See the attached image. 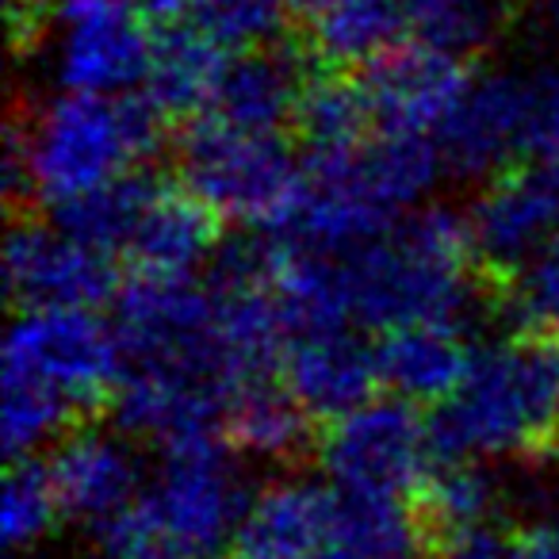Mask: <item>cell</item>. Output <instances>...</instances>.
<instances>
[{
	"label": "cell",
	"instance_id": "cell-1",
	"mask_svg": "<svg viewBox=\"0 0 559 559\" xmlns=\"http://www.w3.org/2000/svg\"><path fill=\"white\" fill-rule=\"evenodd\" d=\"M165 111L150 96L62 93L4 134V200L70 203L134 173L162 150Z\"/></svg>",
	"mask_w": 559,
	"mask_h": 559
},
{
	"label": "cell",
	"instance_id": "cell-2",
	"mask_svg": "<svg viewBox=\"0 0 559 559\" xmlns=\"http://www.w3.org/2000/svg\"><path fill=\"white\" fill-rule=\"evenodd\" d=\"M334 257L342 307L353 326L460 322L472 304V288L483 284L464 215H452L449 207H414L383 234Z\"/></svg>",
	"mask_w": 559,
	"mask_h": 559
},
{
	"label": "cell",
	"instance_id": "cell-3",
	"mask_svg": "<svg viewBox=\"0 0 559 559\" xmlns=\"http://www.w3.org/2000/svg\"><path fill=\"white\" fill-rule=\"evenodd\" d=\"M437 449L456 460H528L559 437V337H502L472 357L437 406Z\"/></svg>",
	"mask_w": 559,
	"mask_h": 559
},
{
	"label": "cell",
	"instance_id": "cell-4",
	"mask_svg": "<svg viewBox=\"0 0 559 559\" xmlns=\"http://www.w3.org/2000/svg\"><path fill=\"white\" fill-rule=\"evenodd\" d=\"M180 185L218 218L280 234L304 195V162L276 134L226 127L211 116L188 123L177 142Z\"/></svg>",
	"mask_w": 559,
	"mask_h": 559
},
{
	"label": "cell",
	"instance_id": "cell-5",
	"mask_svg": "<svg viewBox=\"0 0 559 559\" xmlns=\"http://www.w3.org/2000/svg\"><path fill=\"white\" fill-rule=\"evenodd\" d=\"M123 380V345L116 326L88 307H43L24 311L4 342V383L27 388L73 414L108 403Z\"/></svg>",
	"mask_w": 559,
	"mask_h": 559
},
{
	"label": "cell",
	"instance_id": "cell-6",
	"mask_svg": "<svg viewBox=\"0 0 559 559\" xmlns=\"http://www.w3.org/2000/svg\"><path fill=\"white\" fill-rule=\"evenodd\" d=\"M433 421L411 399H368L330 421L319 441V464L330 487L345 495L411 498L437 472Z\"/></svg>",
	"mask_w": 559,
	"mask_h": 559
},
{
	"label": "cell",
	"instance_id": "cell-7",
	"mask_svg": "<svg viewBox=\"0 0 559 559\" xmlns=\"http://www.w3.org/2000/svg\"><path fill=\"white\" fill-rule=\"evenodd\" d=\"M142 498L177 559H207L218 548H230L249 506L234 449L230 441H218V433L165 444Z\"/></svg>",
	"mask_w": 559,
	"mask_h": 559
},
{
	"label": "cell",
	"instance_id": "cell-8",
	"mask_svg": "<svg viewBox=\"0 0 559 559\" xmlns=\"http://www.w3.org/2000/svg\"><path fill=\"white\" fill-rule=\"evenodd\" d=\"M47 24L58 27L55 78L66 93L116 96L146 81L157 39L131 0H58Z\"/></svg>",
	"mask_w": 559,
	"mask_h": 559
},
{
	"label": "cell",
	"instance_id": "cell-9",
	"mask_svg": "<svg viewBox=\"0 0 559 559\" xmlns=\"http://www.w3.org/2000/svg\"><path fill=\"white\" fill-rule=\"evenodd\" d=\"M464 223L483 288L498 292L559 234V185L548 169L510 165L487 177Z\"/></svg>",
	"mask_w": 559,
	"mask_h": 559
},
{
	"label": "cell",
	"instance_id": "cell-10",
	"mask_svg": "<svg viewBox=\"0 0 559 559\" xmlns=\"http://www.w3.org/2000/svg\"><path fill=\"white\" fill-rule=\"evenodd\" d=\"M4 280H9L12 304H20L24 311L96 307L119 292V272L108 249L39 218L12 223Z\"/></svg>",
	"mask_w": 559,
	"mask_h": 559
},
{
	"label": "cell",
	"instance_id": "cell-11",
	"mask_svg": "<svg viewBox=\"0 0 559 559\" xmlns=\"http://www.w3.org/2000/svg\"><path fill=\"white\" fill-rule=\"evenodd\" d=\"M372 104L376 131L399 134H429L437 139L456 104L464 100L472 73L464 58H452L426 43L418 47H395L372 66H365L360 78Z\"/></svg>",
	"mask_w": 559,
	"mask_h": 559
},
{
	"label": "cell",
	"instance_id": "cell-12",
	"mask_svg": "<svg viewBox=\"0 0 559 559\" xmlns=\"http://www.w3.org/2000/svg\"><path fill=\"white\" fill-rule=\"evenodd\" d=\"M444 169L456 177H495L528 150V81L510 73L472 78L464 100L437 131Z\"/></svg>",
	"mask_w": 559,
	"mask_h": 559
},
{
	"label": "cell",
	"instance_id": "cell-13",
	"mask_svg": "<svg viewBox=\"0 0 559 559\" xmlns=\"http://www.w3.org/2000/svg\"><path fill=\"white\" fill-rule=\"evenodd\" d=\"M334 502L330 483L304 475L272 479L249 498L230 540V559H330L334 540Z\"/></svg>",
	"mask_w": 559,
	"mask_h": 559
},
{
	"label": "cell",
	"instance_id": "cell-14",
	"mask_svg": "<svg viewBox=\"0 0 559 559\" xmlns=\"http://www.w3.org/2000/svg\"><path fill=\"white\" fill-rule=\"evenodd\" d=\"M280 380L288 383L307 414L334 421L372 399L380 360L376 349L353 334V326H307L288 334Z\"/></svg>",
	"mask_w": 559,
	"mask_h": 559
},
{
	"label": "cell",
	"instance_id": "cell-15",
	"mask_svg": "<svg viewBox=\"0 0 559 559\" xmlns=\"http://www.w3.org/2000/svg\"><path fill=\"white\" fill-rule=\"evenodd\" d=\"M62 510L85 525L116 518L142 495V464L131 441L108 429H73L47 460Z\"/></svg>",
	"mask_w": 559,
	"mask_h": 559
},
{
	"label": "cell",
	"instance_id": "cell-16",
	"mask_svg": "<svg viewBox=\"0 0 559 559\" xmlns=\"http://www.w3.org/2000/svg\"><path fill=\"white\" fill-rule=\"evenodd\" d=\"M218 241V215L185 185H150L123 253L142 276H192Z\"/></svg>",
	"mask_w": 559,
	"mask_h": 559
},
{
	"label": "cell",
	"instance_id": "cell-17",
	"mask_svg": "<svg viewBox=\"0 0 559 559\" xmlns=\"http://www.w3.org/2000/svg\"><path fill=\"white\" fill-rule=\"evenodd\" d=\"M304 88L307 78L292 50H246L238 58H226L215 100L203 116L218 119L226 127H238V131L276 134L280 127L296 119Z\"/></svg>",
	"mask_w": 559,
	"mask_h": 559
},
{
	"label": "cell",
	"instance_id": "cell-18",
	"mask_svg": "<svg viewBox=\"0 0 559 559\" xmlns=\"http://www.w3.org/2000/svg\"><path fill=\"white\" fill-rule=\"evenodd\" d=\"M472 357L475 353L467 349L456 319L406 322V326L383 330V342L376 345L380 380L411 403L441 406L460 388Z\"/></svg>",
	"mask_w": 559,
	"mask_h": 559
},
{
	"label": "cell",
	"instance_id": "cell-19",
	"mask_svg": "<svg viewBox=\"0 0 559 559\" xmlns=\"http://www.w3.org/2000/svg\"><path fill=\"white\" fill-rule=\"evenodd\" d=\"M296 24L311 55L330 70L372 66L399 47L406 27L395 0H296Z\"/></svg>",
	"mask_w": 559,
	"mask_h": 559
},
{
	"label": "cell",
	"instance_id": "cell-20",
	"mask_svg": "<svg viewBox=\"0 0 559 559\" xmlns=\"http://www.w3.org/2000/svg\"><path fill=\"white\" fill-rule=\"evenodd\" d=\"M307 418L288 383L276 376L253 380L230 399L223 414V437L234 452L253 460H292L307 441Z\"/></svg>",
	"mask_w": 559,
	"mask_h": 559
},
{
	"label": "cell",
	"instance_id": "cell-21",
	"mask_svg": "<svg viewBox=\"0 0 559 559\" xmlns=\"http://www.w3.org/2000/svg\"><path fill=\"white\" fill-rule=\"evenodd\" d=\"M330 559H426V533L414 518L411 498L337 490Z\"/></svg>",
	"mask_w": 559,
	"mask_h": 559
},
{
	"label": "cell",
	"instance_id": "cell-22",
	"mask_svg": "<svg viewBox=\"0 0 559 559\" xmlns=\"http://www.w3.org/2000/svg\"><path fill=\"white\" fill-rule=\"evenodd\" d=\"M226 58L230 55L203 39L195 27H173L154 43V58L142 85L165 116H203L215 100Z\"/></svg>",
	"mask_w": 559,
	"mask_h": 559
},
{
	"label": "cell",
	"instance_id": "cell-23",
	"mask_svg": "<svg viewBox=\"0 0 559 559\" xmlns=\"http://www.w3.org/2000/svg\"><path fill=\"white\" fill-rule=\"evenodd\" d=\"M406 32L418 43L452 58H472L495 50L518 20L521 0H395Z\"/></svg>",
	"mask_w": 559,
	"mask_h": 559
},
{
	"label": "cell",
	"instance_id": "cell-24",
	"mask_svg": "<svg viewBox=\"0 0 559 559\" xmlns=\"http://www.w3.org/2000/svg\"><path fill=\"white\" fill-rule=\"evenodd\" d=\"M292 127L307 154H334L365 142L376 131V116L360 78H342L334 70L319 81H307Z\"/></svg>",
	"mask_w": 559,
	"mask_h": 559
},
{
	"label": "cell",
	"instance_id": "cell-25",
	"mask_svg": "<svg viewBox=\"0 0 559 559\" xmlns=\"http://www.w3.org/2000/svg\"><path fill=\"white\" fill-rule=\"evenodd\" d=\"M188 27L226 55L276 47L296 24V0H188Z\"/></svg>",
	"mask_w": 559,
	"mask_h": 559
},
{
	"label": "cell",
	"instance_id": "cell-26",
	"mask_svg": "<svg viewBox=\"0 0 559 559\" xmlns=\"http://www.w3.org/2000/svg\"><path fill=\"white\" fill-rule=\"evenodd\" d=\"M62 498H58L50 472L32 460H12L4 487H0V536L9 559L35 551L62 518Z\"/></svg>",
	"mask_w": 559,
	"mask_h": 559
},
{
	"label": "cell",
	"instance_id": "cell-27",
	"mask_svg": "<svg viewBox=\"0 0 559 559\" xmlns=\"http://www.w3.org/2000/svg\"><path fill=\"white\" fill-rule=\"evenodd\" d=\"M429 518L444 528L490 525V513L498 506V483L483 467V460H456L441 464L433 479L426 483Z\"/></svg>",
	"mask_w": 559,
	"mask_h": 559
},
{
	"label": "cell",
	"instance_id": "cell-28",
	"mask_svg": "<svg viewBox=\"0 0 559 559\" xmlns=\"http://www.w3.org/2000/svg\"><path fill=\"white\" fill-rule=\"evenodd\" d=\"M495 304L518 326L536 334L559 337V234L510 280L495 292Z\"/></svg>",
	"mask_w": 559,
	"mask_h": 559
},
{
	"label": "cell",
	"instance_id": "cell-29",
	"mask_svg": "<svg viewBox=\"0 0 559 559\" xmlns=\"http://www.w3.org/2000/svg\"><path fill=\"white\" fill-rule=\"evenodd\" d=\"M93 556L96 559H177L142 495L127 510H119L116 518L93 525Z\"/></svg>",
	"mask_w": 559,
	"mask_h": 559
},
{
	"label": "cell",
	"instance_id": "cell-30",
	"mask_svg": "<svg viewBox=\"0 0 559 559\" xmlns=\"http://www.w3.org/2000/svg\"><path fill=\"white\" fill-rule=\"evenodd\" d=\"M528 150L544 169L559 165V66L528 78Z\"/></svg>",
	"mask_w": 559,
	"mask_h": 559
},
{
	"label": "cell",
	"instance_id": "cell-31",
	"mask_svg": "<svg viewBox=\"0 0 559 559\" xmlns=\"http://www.w3.org/2000/svg\"><path fill=\"white\" fill-rule=\"evenodd\" d=\"M429 559H510V540L490 525L444 528V540Z\"/></svg>",
	"mask_w": 559,
	"mask_h": 559
},
{
	"label": "cell",
	"instance_id": "cell-32",
	"mask_svg": "<svg viewBox=\"0 0 559 559\" xmlns=\"http://www.w3.org/2000/svg\"><path fill=\"white\" fill-rule=\"evenodd\" d=\"M55 4L58 0H9V32L16 55L32 50L43 39V27H47Z\"/></svg>",
	"mask_w": 559,
	"mask_h": 559
},
{
	"label": "cell",
	"instance_id": "cell-33",
	"mask_svg": "<svg viewBox=\"0 0 559 559\" xmlns=\"http://www.w3.org/2000/svg\"><path fill=\"white\" fill-rule=\"evenodd\" d=\"M510 559H559V521H533L510 540Z\"/></svg>",
	"mask_w": 559,
	"mask_h": 559
},
{
	"label": "cell",
	"instance_id": "cell-34",
	"mask_svg": "<svg viewBox=\"0 0 559 559\" xmlns=\"http://www.w3.org/2000/svg\"><path fill=\"white\" fill-rule=\"evenodd\" d=\"M131 4L150 24H173V20L188 12V0H131Z\"/></svg>",
	"mask_w": 559,
	"mask_h": 559
},
{
	"label": "cell",
	"instance_id": "cell-35",
	"mask_svg": "<svg viewBox=\"0 0 559 559\" xmlns=\"http://www.w3.org/2000/svg\"><path fill=\"white\" fill-rule=\"evenodd\" d=\"M540 24L559 43V0H540Z\"/></svg>",
	"mask_w": 559,
	"mask_h": 559
}]
</instances>
